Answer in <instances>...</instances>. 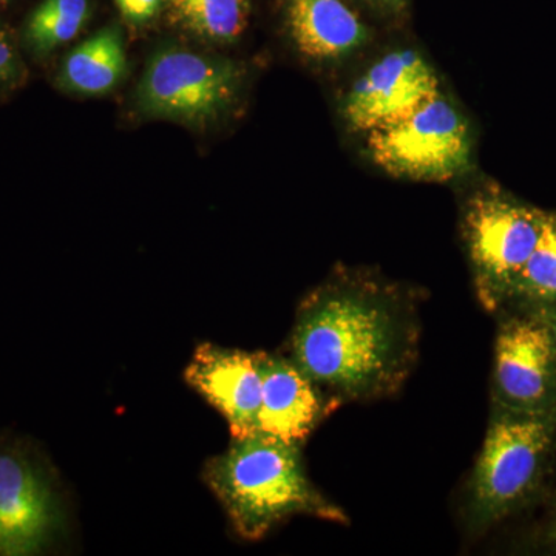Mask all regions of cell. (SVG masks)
I'll return each instance as SVG.
<instances>
[{"mask_svg":"<svg viewBox=\"0 0 556 556\" xmlns=\"http://www.w3.org/2000/svg\"><path fill=\"white\" fill-rule=\"evenodd\" d=\"M541 317L546 320L548 329H551L552 338L556 348V303L555 305L548 306L546 309L535 311Z\"/></svg>","mask_w":556,"mask_h":556,"instance_id":"cell-20","label":"cell"},{"mask_svg":"<svg viewBox=\"0 0 556 556\" xmlns=\"http://www.w3.org/2000/svg\"><path fill=\"white\" fill-rule=\"evenodd\" d=\"M262 369V404L258 433L303 444L339 407L288 356L258 351Z\"/></svg>","mask_w":556,"mask_h":556,"instance_id":"cell-11","label":"cell"},{"mask_svg":"<svg viewBox=\"0 0 556 556\" xmlns=\"http://www.w3.org/2000/svg\"><path fill=\"white\" fill-rule=\"evenodd\" d=\"M441 90L433 65L419 50L387 51L351 84L340 116L354 134L367 135L404 118Z\"/></svg>","mask_w":556,"mask_h":556,"instance_id":"cell-9","label":"cell"},{"mask_svg":"<svg viewBox=\"0 0 556 556\" xmlns=\"http://www.w3.org/2000/svg\"><path fill=\"white\" fill-rule=\"evenodd\" d=\"M364 137L365 152L375 166L409 181H452L467 174L473 160L470 124L441 90L404 118Z\"/></svg>","mask_w":556,"mask_h":556,"instance_id":"cell-6","label":"cell"},{"mask_svg":"<svg viewBox=\"0 0 556 556\" xmlns=\"http://www.w3.org/2000/svg\"><path fill=\"white\" fill-rule=\"evenodd\" d=\"M287 28L295 50L321 65L351 60L371 39L367 24L343 0H288Z\"/></svg>","mask_w":556,"mask_h":556,"instance_id":"cell-12","label":"cell"},{"mask_svg":"<svg viewBox=\"0 0 556 556\" xmlns=\"http://www.w3.org/2000/svg\"><path fill=\"white\" fill-rule=\"evenodd\" d=\"M302 445L268 434L232 439L228 450L211 457L203 470L237 535L258 541L294 517L345 526L346 511L311 481Z\"/></svg>","mask_w":556,"mask_h":556,"instance_id":"cell-2","label":"cell"},{"mask_svg":"<svg viewBox=\"0 0 556 556\" xmlns=\"http://www.w3.org/2000/svg\"><path fill=\"white\" fill-rule=\"evenodd\" d=\"M419 345V313L408 292L345 270L300 303L288 357L342 405L396 394Z\"/></svg>","mask_w":556,"mask_h":556,"instance_id":"cell-1","label":"cell"},{"mask_svg":"<svg viewBox=\"0 0 556 556\" xmlns=\"http://www.w3.org/2000/svg\"><path fill=\"white\" fill-rule=\"evenodd\" d=\"M243 72L236 62L181 47H166L150 58L135 94L148 118L206 126L239 101Z\"/></svg>","mask_w":556,"mask_h":556,"instance_id":"cell-7","label":"cell"},{"mask_svg":"<svg viewBox=\"0 0 556 556\" xmlns=\"http://www.w3.org/2000/svg\"><path fill=\"white\" fill-rule=\"evenodd\" d=\"M9 2V0H0V3Z\"/></svg>","mask_w":556,"mask_h":556,"instance_id":"cell-22","label":"cell"},{"mask_svg":"<svg viewBox=\"0 0 556 556\" xmlns=\"http://www.w3.org/2000/svg\"><path fill=\"white\" fill-rule=\"evenodd\" d=\"M25 68L16 47L5 31L0 30V91L17 86L24 78Z\"/></svg>","mask_w":556,"mask_h":556,"instance_id":"cell-17","label":"cell"},{"mask_svg":"<svg viewBox=\"0 0 556 556\" xmlns=\"http://www.w3.org/2000/svg\"><path fill=\"white\" fill-rule=\"evenodd\" d=\"M68 527L60 477L30 438L0 431V556L53 551Z\"/></svg>","mask_w":556,"mask_h":556,"instance_id":"cell-5","label":"cell"},{"mask_svg":"<svg viewBox=\"0 0 556 556\" xmlns=\"http://www.w3.org/2000/svg\"><path fill=\"white\" fill-rule=\"evenodd\" d=\"M365 2L375 7L376 10L382 11V13L397 14L405 9L408 0H365Z\"/></svg>","mask_w":556,"mask_h":556,"instance_id":"cell-19","label":"cell"},{"mask_svg":"<svg viewBox=\"0 0 556 556\" xmlns=\"http://www.w3.org/2000/svg\"><path fill=\"white\" fill-rule=\"evenodd\" d=\"M185 379L226 417L232 439L258 433L263 386L258 351L248 353L201 343L186 368Z\"/></svg>","mask_w":556,"mask_h":556,"instance_id":"cell-10","label":"cell"},{"mask_svg":"<svg viewBox=\"0 0 556 556\" xmlns=\"http://www.w3.org/2000/svg\"><path fill=\"white\" fill-rule=\"evenodd\" d=\"M127 51L116 27H108L73 49L62 62V89L100 97L118 87L127 73Z\"/></svg>","mask_w":556,"mask_h":556,"instance_id":"cell-13","label":"cell"},{"mask_svg":"<svg viewBox=\"0 0 556 556\" xmlns=\"http://www.w3.org/2000/svg\"><path fill=\"white\" fill-rule=\"evenodd\" d=\"M556 303V212H546L535 251L522 269L508 305L541 311Z\"/></svg>","mask_w":556,"mask_h":556,"instance_id":"cell-15","label":"cell"},{"mask_svg":"<svg viewBox=\"0 0 556 556\" xmlns=\"http://www.w3.org/2000/svg\"><path fill=\"white\" fill-rule=\"evenodd\" d=\"M166 0H115L123 16L131 24H144L159 13Z\"/></svg>","mask_w":556,"mask_h":556,"instance_id":"cell-18","label":"cell"},{"mask_svg":"<svg viewBox=\"0 0 556 556\" xmlns=\"http://www.w3.org/2000/svg\"><path fill=\"white\" fill-rule=\"evenodd\" d=\"M492 394L493 404L515 412H556V348L535 311H519L501 321Z\"/></svg>","mask_w":556,"mask_h":556,"instance_id":"cell-8","label":"cell"},{"mask_svg":"<svg viewBox=\"0 0 556 556\" xmlns=\"http://www.w3.org/2000/svg\"><path fill=\"white\" fill-rule=\"evenodd\" d=\"M544 215L495 186L477 190L464 204V243L479 302L490 313L510 302L540 240Z\"/></svg>","mask_w":556,"mask_h":556,"instance_id":"cell-4","label":"cell"},{"mask_svg":"<svg viewBox=\"0 0 556 556\" xmlns=\"http://www.w3.org/2000/svg\"><path fill=\"white\" fill-rule=\"evenodd\" d=\"M556 444V412L525 413L492 405L481 453L467 485L466 517L484 533L518 514L540 492Z\"/></svg>","mask_w":556,"mask_h":556,"instance_id":"cell-3","label":"cell"},{"mask_svg":"<svg viewBox=\"0 0 556 556\" xmlns=\"http://www.w3.org/2000/svg\"><path fill=\"white\" fill-rule=\"evenodd\" d=\"M544 540H546L547 546L554 548L556 552V503L554 510H552L551 519H548L546 533H544Z\"/></svg>","mask_w":556,"mask_h":556,"instance_id":"cell-21","label":"cell"},{"mask_svg":"<svg viewBox=\"0 0 556 556\" xmlns=\"http://www.w3.org/2000/svg\"><path fill=\"white\" fill-rule=\"evenodd\" d=\"M89 17V0H43L33 11L25 40L35 56H49L83 30Z\"/></svg>","mask_w":556,"mask_h":556,"instance_id":"cell-16","label":"cell"},{"mask_svg":"<svg viewBox=\"0 0 556 556\" xmlns=\"http://www.w3.org/2000/svg\"><path fill=\"white\" fill-rule=\"evenodd\" d=\"M181 30L212 43H230L248 27L251 0H166Z\"/></svg>","mask_w":556,"mask_h":556,"instance_id":"cell-14","label":"cell"}]
</instances>
